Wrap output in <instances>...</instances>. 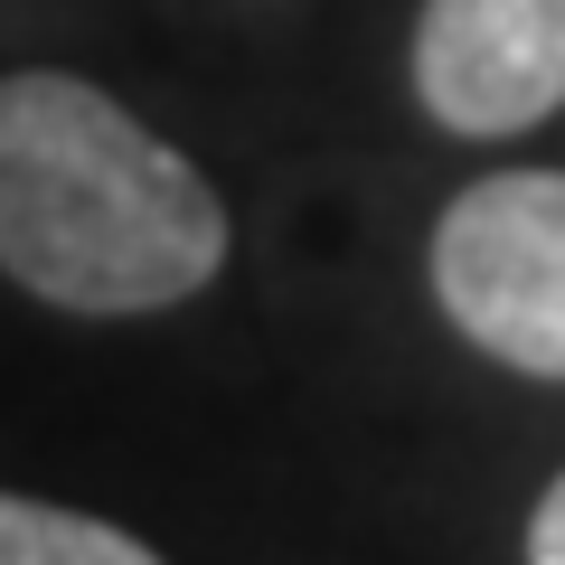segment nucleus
I'll list each match as a JSON object with an SVG mask.
<instances>
[{"instance_id": "f257e3e1", "label": "nucleus", "mask_w": 565, "mask_h": 565, "mask_svg": "<svg viewBox=\"0 0 565 565\" xmlns=\"http://www.w3.org/2000/svg\"><path fill=\"white\" fill-rule=\"evenodd\" d=\"M236 255L217 180L76 66L0 76V274L66 321H151Z\"/></svg>"}, {"instance_id": "f03ea898", "label": "nucleus", "mask_w": 565, "mask_h": 565, "mask_svg": "<svg viewBox=\"0 0 565 565\" xmlns=\"http://www.w3.org/2000/svg\"><path fill=\"white\" fill-rule=\"evenodd\" d=\"M424 292L509 377L565 386V170H481L424 226Z\"/></svg>"}, {"instance_id": "7ed1b4c3", "label": "nucleus", "mask_w": 565, "mask_h": 565, "mask_svg": "<svg viewBox=\"0 0 565 565\" xmlns=\"http://www.w3.org/2000/svg\"><path fill=\"white\" fill-rule=\"evenodd\" d=\"M405 85L452 141H519L565 114V0H424Z\"/></svg>"}, {"instance_id": "20e7f679", "label": "nucleus", "mask_w": 565, "mask_h": 565, "mask_svg": "<svg viewBox=\"0 0 565 565\" xmlns=\"http://www.w3.org/2000/svg\"><path fill=\"white\" fill-rule=\"evenodd\" d=\"M0 565H170V556L151 537H132L122 519L0 490Z\"/></svg>"}, {"instance_id": "39448f33", "label": "nucleus", "mask_w": 565, "mask_h": 565, "mask_svg": "<svg viewBox=\"0 0 565 565\" xmlns=\"http://www.w3.org/2000/svg\"><path fill=\"white\" fill-rule=\"evenodd\" d=\"M519 556L527 565H565V471L537 490V509H527V527H519Z\"/></svg>"}]
</instances>
